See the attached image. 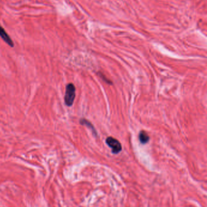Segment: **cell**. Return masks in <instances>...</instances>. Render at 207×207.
Segmentation results:
<instances>
[{
	"label": "cell",
	"mask_w": 207,
	"mask_h": 207,
	"mask_svg": "<svg viewBox=\"0 0 207 207\" xmlns=\"http://www.w3.org/2000/svg\"><path fill=\"white\" fill-rule=\"evenodd\" d=\"M75 87L72 83H69L66 87V92L64 97L65 104L68 107H71L75 98Z\"/></svg>",
	"instance_id": "obj_1"
},
{
	"label": "cell",
	"mask_w": 207,
	"mask_h": 207,
	"mask_svg": "<svg viewBox=\"0 0 207 207\" xmlns=\"http://www.w3.org/2000/svg\"><path fill=\"white\" fill-rule=\"evenodd\" d=\"M106 143L112 149V152L114 154H118L122 151V144L117 139L109 136L106 138Z\"/></svg>",
	"instance_id": "obj_2"
},
{
	"label": "cell",
	"mask_w": 207,
	"mask_h": 207,
	"mask_svg": "<svg viewBox=\"0 0 207 207\" xmlns=\"http://www.w3.org/2000/svg\"><path fill=\"white\" fill-rule=\"evenodd\" d=\"M0 37L10 47H14V43L11 38L9 37L8 34L6 32V31L5 30V28L0 25Z\"/></svg>",
	"instance_id": "obj_3"
},
{
	"label": "cell",
	"mask_w": 207,
	"mask_h": 207,
	"mask_svg": "<svg viewBox=\"0 0 207 207\" xmlns=\"http://www.w3.org/2000/svg\"><path fill=\"white\" fill-rule=\"evenodd\" d=\"M139 138L140 142L143 144H145L148 143V142L150 140V137L145 131H141L140 132L139 135Z\"/></svg>",
	"instance_id": "obj_4"
},
{
	"label": "cell",
	"mask_w": 207,
	"mask_h": 207,
	"mask_svg": "<svg viewBox=\"0 0 207 207\" xmlns=\"http://www.w3.org/2000/svg\"><path fill=\"white\" fill-rule=\"evenodd\" d=\"M80 124H81L83 126H85L87 127H88L89 129H91V130H92L93 133L94 134V135H97V132H96L95 129L94 128L93 126L92 125V124L90 122H89L88 121H87L85 119H81L80 121Z\"/></svg>",
	"instance_id": "obj_5"
}]
</instances>
